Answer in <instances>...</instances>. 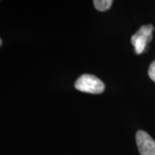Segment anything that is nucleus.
<instances>
[{
    "label": "nucleus",
    "mask_w": 155,
    "mask_h": 155,
    "mask_svg": "<svg viewBox=\"0 0 155 155\" xmlns=\"http://www.w3.org/2000/svg\"><path fill=\"white\" fill-rule=\"evenodd\" d=\"M95 8L99 11H108L112 5V0H95L93 1Z\"/></svg>",
    "instance_id": "nucleus-4"
},
{
    "label": "nucleus",
    "mask_w": 155,
    "mask_h": 155,
    "mask_svg": "<svg viewBox=\"0 0 155 155\" xmlns=\"http://www.w3.org/2000/svg\"><path fill=\"white\" fill-rule=\"evenodd\" d=\"M153 26L152 24L143 25L136 33L131 37V42L134 48L136 54H142L146 49L147 44L153 39Z\"/></svg>",
    "instance_id": "nucleus-2"
},
{
    "label": "nucleus",
    "mask_w": 155,
    "mask_h": 155,
    "mask_svg": "<svg viewBox=\"0 0 155 155\" xmlns=\"http://www.w3.org/2000/svg\"><path fill=\"white\" fill-rule=\"evenodd\" d=\"M136 144L140 155H155V140L147 132L139 130L136 133Z\"/></svg>",
    "instance_id": "nucleus-3"
},
{
    "label": "nucleus",
    "mask_w": 155,
    "mask_h": 155,
    "mask_svg": "<svg viewBox=\"0 0 155 155\" xmlns=\"http://www.w3.org/2000/svg\"><path fill=\"white\" fill-rule=\"evenodd\" d=\"M2 45V40H1V38H0V46Z\"/></svg>",
    "instance_id": "nucleus-6"
},
{
    "label": "nucleus",
    "mask_w": 155,
    "mask_h": 155,
    "mask_svg": "<svg viewBox=\"0 0 155 155\" xmlns=\"http://www.w3.org/2000/svg\"><path fill=\"white\" fill-rule=\"evenodd\" d=\"M75 88L85 93L100 94L104 91L105 85L94 75L83 74L76 80Z\"/></svg>",
    "instance_id": "nucleus-1"
},
{
    "label": "nucleus",
    "mask_w": 155,
    "mask_h": 155,
    "mask_svg": "<svg viewBox=\"0 0 155 155\" xmlns=\"http://www.w3.org/2000/svg\"><path fill=\"white\" fill-rule=\"evenodd\" d=\"M148 75L150 78L155 82V61L152 62V64L150 65L149 69H148Z\"/></svg>",
    "instance_id": "nucleus-5"
}]
</instances>
